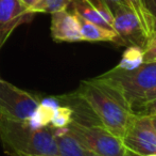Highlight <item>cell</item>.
I'll use <instances>...</instances> for the list:
<instances>
[{
	"label": "cell",
	"mask_w": 156,
	"mask_h": 156,
	"mask_svg": "<svg viewBox=\"0 0 156 156\" xmlns=\"http://www.w3.org/2000/svg\"><path fill=\"white\" fill-rule=\"evenodd\" d=\"M93 112L96 121L121 139L135 113L112 89L96 78L83 80L74 93Z\"/></svg>",
	"instance_id": "obj_1"
},
{
	"label": "cell",
	"mask_w": 156,
	"mask_h": 156,
	"mask_svg": "<svg viewBox=\"0 0 156 156\" xmlns=\"http://www.w3.org/2000/svg\"><path fill=\"white\" fill-rule=\"evenodd\" d=\"M0 143L9 156H58L54 127L0 115Z\"/></svg>",
	"instance_id": "obj_2"
},
{
	"label": "cell",
	"mask_w": 156,
	"mask_h": 156,
	"mask_svg": "<svg viewBox=\"0 0 156 156\" xmlns=\"http://www.w3.org/2000/svg\"><path fill=\"white\" fill-rule=\"evenodd\" d=\"M94 78L113 90L133 111L134 107L156 88V61L144 62L132 70L115 67Z\"/></svg>",
	"instance_id": "obj_3"
},
{
	"label": "cell",
	"mask_w": 156,
	"mask_h": 156,
	"mask_svg": "<svg viewBox=\"0 0 156 156\" xmlns=\"http://www.w3.org/2000/svg\"><path fill=\"white\" fill-rule=\"evenodd\" d=\"M65 127L96 156H127L129 154L122 140L99 123L84 122L72 118Z\"/></svg>",
	"instance_id": "obj_4"
},
{
	"label": "cell",
	"mask_w": 156,
	"mask_h": 156,
	"mask_svg": "<svg viewBox=\"0 0 156 156\" xmlns=\"http://www.w3.org/2000/svg\"><path fill=\"white\" fill-rule=\"evenodd\" d=\"M41 107L38 96L0 77V115L14 120L33 121Z\"/></svg>",
	"instance_id": "obj_5"
},
{
	"label": "cell",
	"mask_w": 156,
	"mask_h": 156,
	"mask_svg": "<svg viewBox=\"0 0 156 156\" xmlns=\"http://www.w3.org/2000/svg\"><path fill=\"white\" fill-rule=\"evenodd\" d=\"M121 140L132 155L156 153V131L148 116L135 115Z\"/></svg>",
	"instance_id": "obj_6"
},
{
	"label": "cell",
	"mask_w": 156,
	"mask_h": 156,
	"mask_svg": "<svg viewBox=\"0 0 156 156\" xmlns=\"http://www.w3.org/2000/svg\"><path fill=\"white\" fill-rule=\"evenodd\" d=\"M113 30L122 46H139L144 49L149 40L135 13L127 6H120L113 13Z\"/></svg>",
	"instance_id": "obj_7"
},
{
	"label": "cell",
	"mask_w": 156,
	"mask_h": 156,
	"mask_svg": "<svg viewBox=\"0 0 156 156\" xmlns=\"http://www.w3.org/2000/svg\"><path fill=\"white\" fill-rule=\"evenodd\" d=\"M36 13L20 0H0V50L18 26L29 23Z\"/></svg>",
	"instance_id": "obj_8"
},
{
	"label": "cell",
	"mask_w": 156,
	"mask_h": 156,
	"mask_svg": "<svg viewBox=\"0 0 156 156\" xmlns=\"http://www.w3.org/2000/svg\"><path fill=\"white\" fill-rule=\"evenodd\" d=\"M51 36L55 42H82L78 19L68 9L51 14Z\"/></svg>",
	"instance_id": "obj_9"
},
{
	"label": "cell",
	"mask_w": 156,
	"mask_h": 156,
	"mask_svg": "<svg viewBox=\"0 0 156 156\" xmlns=\"http://www.w3.org/2000/svg\"><path fill=\"white\" fill-rule=\"evenodd\" d=\"M54 138L58 156H94L66 127H54Z\"/></svg>",
	"instance_id": "obj_10"
},
{
	"label": "cell",
	"mask_w": 156,
	"mask_h": 156,
	"mask_svg": "<svg viewBox=\"0 0 156 156\" xmlns=\"http://www.w3.org/2000/svg\"><path fill=\"white\" fill-rule=\"evenodd\" d=\"M73 13V12H72ZM80 26V32L83 41L86 42H109L118 46H122L121 40L113 29L104 28L93 24L79 15L74 14Z\"/></svg>",
	"instance_id": "obj_11"
},
{
	"label": "cell",
	"mask_w": 156,
	"mask_h": 156,
	"mask_svg": "<svg viewBox=\"0 0 156 156\" xmlns=\"http://www.w3.org/2000/svg\"><path fill=\"white\" fill-rule=\"evenodd\" d=\"M70 6L72 9L71 12L81 16L82 18L86 19L93 24H96L98 26H101V27L113 29L108 25V23L103 18L102 15L99 13V11L96 8H94L90 4V2L87 0H72Z\"/></svg>",
	"instance_id": "obj_12"
},
{
	"label": "cell",
	"mask_w": 156,
	"mask_h": 156,
	"mask_svg": "<svg viewBox=\"0 0 156 156\" xmlns=\"http://www.w3.org/2000/svg\"><path fill=\"white\" fill-rule=\"evenodd\" d=\"M126 2L129 9L137 16L147 38L150 41L154 36V21H153L152 15L144 4V0H126Z\"/></svg>",
	"instance_id": "obj_13"
},
{
	"label": "cell",
	"mask_w": 156,
	"mask_h": 156,
	"mask_svg": "<svg viewBox=\"0 0 156 156\" xmlns=\"http://www.w3.org/2000/svg\"><path fill=\"white\" fill-rule=\"evenodd\" d=\"M144 63V48L139 46H127L120 63L116 67L121 70H132Z\"/></svg>",
	"instance_id": "obj_14"
},
{
	"label": "cell",
	"mask_w": 156,
	"mask_h": 156,
	"mask_svg": "<svg viewBox=\"0 0 156 156\" xmlns=\"http://www.w3.org/2000/svg\"><path fill=\"white\" fill-rule=\"evenodd\" d=\"M72 0H39L34 6L35 13H52L66 10L70 6Z\"/></svg>",
	"instance_id": "obj_15"
},
{
	"label": "cell",
	"mask_w": 156,
	"mask_h": 156,
	"mask_svg": "<svg viewBox=\"0 0 156 156\" xmlns=\"http://www.w3.org/2000/svg\"><path fill=\"white\" fill-rule=\"evenodd\" d=\"M136 116H153L156 115V98L141 103L133 109Z\"/></svg>",
	"instance_id": "obj_16"
},
{
	"label": "cell",
	"mask_w": 156,
	"mask_h": 156,
	"mask_svg": "<svg viewBox=\"0 0 156 156\" xmlns=\"http://www.w3.org/2000/svg\"><path fill=\"white\" fill-rule=\"evenodd\" d=\"M156 61V34L148 42L144 49V62Z\"/></svg>",
	"instance_id": "obj_17"
},
{
	"label": "cell",
	"mask_w": 156,
	"mask_h": 156,
	"mask_svg": "<svg viewBox=\"0 0 156 156\" xmlns=\"http://www.w3.org/2000/svg\"><path fill=\"white\" fill-rule=\"evenodd\" d=\"M104 1H105V3L108 6L112 13H114L118 8H120V6H127V8H129L126 0H104Z\"/></svg>",
	"instance_id": "obj_18"
},
{
	"label": "cell",
	"mask_w": 156,
	"mask_h": 156,
	"mask_svg": "<svg viewBox=\"0 0 156 156\" xmlns=\"http://www.w3.org/2000/svg\"><path fill=\"white\" fill-rule=\"evenodd\" d=\"M147 9L151 13L154 21V36L156 34V0H144Z\"/></svg>",
	"instance_id": "obj_19"
},
{
	"label": "cell",
	"mask_w": 156,
	"mask_h": 156,
	"mask_svg": "<svg viewBox=\"0 0 156 156\" xmlns=\"http://www.w3.org/2000/svg\"><path fill=\"white\" fill-rule=\"evenodd\" d=\"M156 98V88H154V89L152 90V91H150L149 92L148 94H147L146 96H144V98H142L141 101H140L139 103H138L137 105H139V104H141V103H144V102H148V101H152V100H155ZM137 105H136V106H137ZM135 106V107H136ZM135 107H134V108H135ZM133 108V109H134Z\"/></svg>",
	"instance_id": "obj_20"
},
{
	"label": "cell",
	"mask_w": 156,
	"mask_h": 156,
	"mask_svg": "<svg viewBox=\"0 0 156 156\" xmlns=\"http://www.w3.org/2000/svg\"><path fill=\"white\" fill-rule=\"evenodd\" d=\"M21 2H23L25 6H27L29 9H31V10L33 11V9H34V6L37 4V2L39 1V0H20ZM34 12V11H33Z\"/></svg>",
	"instance_id": "obj_21"
},
{
	"label": "cell",
	"mask_w": 156,
	"mask_h": 156,
	"mask_svg": "<svg viewBox=\"0 0 156 156\" xmlns=\"http://www.w3.org/2000/svg\"><path fill=\"white\" fill-rule=\"evenodd\" d=\"M149 118H150V121L151 123H152V126L154 127L155 131H156V115H153V116H148Z\"/></svg>",
	"instance_id": "obj_22"
},
{
	"label": "cell",
	"mask_w": 156,
	"mask_h": 156,
	"mask_svg": "<svg viewBox=\"0 0 156 156\" xmlns=\"http://www.w3.org/2000/svg\"><path fill=\"white\" fill-rule=\"evenodd\" d=\"M144 156H156V153H152V154H148V155H144Z\"/></svg>",
	"instance_id": "obj_23"
},
{
	"label": "cell",
	"mask_w": 156,
	"mask_h": 156,
	"mask_svg": "<svg viewBox=\"0 0 156 156\" xmlns=\"http://www.w3.org/2000/svg\"><path fill=\"white\" fill-rule=\"evenodd\" d=\"M94 156H96V155H94ZM127 156H132V154H131V153H129V155H127Z\"/></svg>",
	"instance_id": "obj_24"
}]
</instances>
